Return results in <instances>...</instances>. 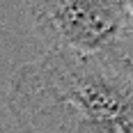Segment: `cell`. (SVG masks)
<instances>
[{
	"label": "cell",
	"mask_w": 133,
	"mask_h": 133,
	"mask_svg": "<svg viewBox=\"0 0 133 133\" xmlns=\"http://www.w3.org/2000/svg\"><path fill=\"white\" fill-rule=\"evenodd\" d=\"M129 2V9H131V18H133V0H126Z\"/></svg>",
	"instance_id": "3"
},
{
	"label": "cell",
	"mask_w": 133,
	"mask_h": 133,
	"mask_svg": "<svg viewBox=\"0 0 133 133\" xmlns=\"http://www.w3.org/2000/svg\"><path fill=\"white\" fill-rule=\"evenodd\" d=\"M44 51L133 60V18L126 0H25Z\"/></svg>",
	"instance_id": "2"
},
{
	"label": "cell",
	"mask_w": 133,
	"mask_h": 133,
	"mask_svg": "<svg viewBox=\"0 0 133 133\" xmlns=\"http://www.w3.org/2000/svg\"><path fill=\"white\" fill-rule=\"evenodd\" d=\"M7 106L21 133H133V60L41 51L14 69Z\"/></svg>",
	"instance_id": "1"
}]
</instances>
